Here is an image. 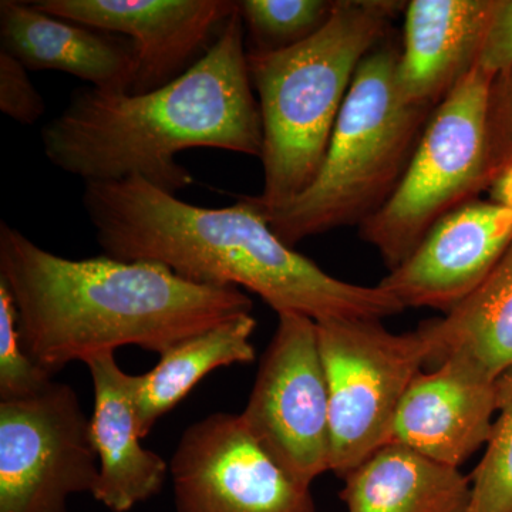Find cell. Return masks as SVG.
<instances>
[{
  "instance_id": "obj_14",
  "label": "cell",
  "mask_w": 512,
  "mask_h": 512,
  "mask_svg": "<svg viewBox=\"0 0 512 512\" xmlns=\"http://www.w3.org/2000/svg\"><path fill=\"white\" fill-rule=\"evenodd\" d=\"M92 375V439L99 458L94 500L113 512H128L160 494L170 466L143 447L137 429V376L128 375L113 352L84 362Z\"/></svg>"
},
{
  "instance_id": "obj_7",
  "label": "cell",
  "mask_w": 512,
  "mask_h": 512,
  "mask_svg": "<svg viewBox=\"0 0 512 512\" xmlns=\"http://www.w3.org/2000/svg\"><path fill=\"white\" fill-rule=\"evenodd\" d=\"M316 329L329 390L330 471L343 478L390 443L430 346L420 329L392 333L380 319L325 320Z\"/></svg>"
},
{
  "instance_id": "obj_8",
  "label": "cell",
  "mask_w": 512,
  "mask_h": 512,
  "mask_svg": "<svg viewBox=\"0 0 512 512\" xmlns=\"http://www.w3.org/2000/svg\"><path fill=\"white\" fill-rule=\"evenodd\" d=\"M239 416L252 439L295 483L311 488L330 471L329 390L315 320L278 315Z\"/></svg>"
},
{
  "instance_id": "obj_3",
  "label": "cell",
  "mask_w": 512,
  "mask_h": 512,
  "mask_svg": "<svg viewBox=\"0 0 512 512\" xmlns=\"http://www.w3.org/2000/svg\"><path fill=\"white\" fill-rule=\"evenodd\" d=\"M45 156L84 183L138 177L177 195L192 175L175 157L217 148L262 157L264 130L238 5L211 49L183 76L144 94L80 89L42 130Z\"/></svg>"
},
{
  "instance_id": "obj_5",
  "label": "cell",
  "mask_w": 512,
  "mask_h": 512,
  "mask_svg": "<svg viewBox=\"0 0 512 512\" xmlns=\"http://www.w3.org/2000/svg\"><path fill=\"white\" fill-rule=\"evenodd\" d=\"M400 49L379 43L363 59L315 181L291 204L264 215L288 247L362 225L392 197L436 107L407 103L397 87Z\"/></svg>"
},
{
  "instance_id": "obj_6",
  "label": "cell",
  "mask_w": 512,
  "mask_h": 512,
  "mask_svg": "<svg viewBox=\"0 0 512 512\" xmlns=\"http://www.w3.org/2000/svg\"><path fill=\"white\" fill-rule=\"evenodd\" d=\"M494 77L476 66L431 114L390 200L360 225V237L389 271L416 251L434 225L490 190L487 111Z\"/></svg>"
},
{
  "instance_id": "obj_23",
  "label": "cell",
  "mask_w": 512,
  "mask_h": 512,
  "mask_svg": "<svg viewBox=\"0 0 512 512\" xmlns=\"http://www.w3.org/2000/svg\"><path fill=\"white\" fill-rule=\"evenodd\" d=\"M490 187L512 170V67L491 84L487 111Z\"/></svg>"
},
{
  "instance_id": "obj_19",
  "label": "cell",
  "mask_w": 512,
  "mask_h": 512,
  "mask_svg": "<svg viewBox=\"0 0 512 512\" xmlns=\"http://www.w3.org/2000/svg\"><path fill=\"white\" fill-rule=\"evenodd\" d=\"M254 316H237L177 343L160 362L137 375L136 417L140 436L147 437L158 420L175 409L195 386L220 367L249 365L255 360L251 338Z\"/></svg>"
},
{
  "instance_id": "obj_20",
  "label": "cell",
  "mask_w": 512,
  "mask_h": 512,
  "mask_svg": "<svg viewBox=\"0 0 512 512\" xmlns=\"http://www.w3.org/2000/svg\"><path fill=\"white\" fill-rule=\"evenodd\" d=\"M239 15L248 32L247 52L288 49L315 35L332 15L329 0H242Z\"/></svg>"
},
{
  "instance_id": "obj_17",
  "label": "cell",
  "mask_w": 512,
  "mask_h": 512,
  "mask_svg": "<svg viewBox=\"0 0 512 512\" xmlns=\"http://www.w3.org/2000/svg\"><path fill=\"white\" fill-rule=\"evenodd\" d=\"M348 512H468L470 477L402 444L389 443L342 478Z\"/></svg>"
},
{
  "instance_id": "obj_13",
  "label": "cell",
  "mask_w": 512,
  "mask_h": 512,
  "mask_svg": "<svg viewBox=\"0 0 512 512\" xmlns=\"http://www.w3.org/2000/svg\"><path fill=\"white\" fill-rule=\"evenodd\" d=\"M498 379L464 355H453L410 384L390 443L460 468L490 439Z\"/></svg>"
},
{
  "instance_id": "obj_9",
  "label": "cell",
  "mask_w": 512,
  "mask_h": 512,
  "mask_svg": "<svg viewBox=\"0 0 512 512\" xmlns=\"http://www.w3.org/2000/svg\"><path fill=\"white\" fill-rule=\"evenodd\" d=\"M99 458L90 419L72 386L0 402V512H67L93 493Z\"/></svg>"
},
{
  "instance_id": "obj_15",
  "label": "cell",
  "mask_w": 512,
  "mask_h": 512,
  "mask_svg": "<svg viewBox=\"0 0 512 512\" xmlns=\"http://www.w3.org/2000/svg\"><path fill=\"white\" fill-rule=\"evenodd\" d=\"M495 0H412L406 6L397 87L404 100L437 107L477 64Z\"/></svg>"
},
{
  "instance_id": "obj_22",
  "label": "cell",
  "mask_w": 512,
  "mask_h": 512,
  "mask_svg": "<svg viewBox=\"0 0 512 512\" xmlns=\"http://www.w3.org/2000/svg\"><path fill=\"white\" fill-rule=\"evenodd\" d=\"M52 377L23 348L15 303L0 281V402L35 396L53 382Z\"/></svg>"
},
{
  "instance_id": "obj_12",
  "label": "cell",
  "mask_w": 512,
  "mask_h": 512,
  "mask_svg": "<svg viewBox=\"0 0 512 512\" xmlns=\"http://www.w3.org/2000/svg\"><path fill=\"white\" fill-rule=\"evenodd\" d=\"M512 242V208L471 201L437 222L409 259L377 284L404 308L447 313L493 271Z\"/></svg>"
},
{
  "instance_id": "obj_21",
  "label": "cell",
  "mask_w": 512,
  "mask_h": 512,
  "mask_svg": "<svg viewBox=\"0 0 512 512\" xmlns=\"http://www.w3.org/2000/svg\"><path fill=\"white\" fill-rule=\"evenodd\" d=\"M497 416L470 476L468 512H512V370L498 379Z\"/></svg>"
},
{
  "instance_id": "obj_10",
  "label": "cell",
  "mask_w": 512,
  "mask_h": 512,
  "mask_svg": "<svg viewBox=\"0 0 512 512\" xmlns=\"http://www.w3.org/2000/svg\"><path fill=\"white\" fill-rule=\"evenodd\" d=\"M175 512H316L252 439L239 414L214 413L185 429L170 461Z\"/></svg>"
},
{
  "instance_id": "obj_16",
  "label": "cell",
  "mask_w": 512,
  "mask_h": 512,
  "mask_svg": "<svg viewBox=\"0 0 512 512\" xmlns=\"http://www.w3.org/2000/svg\"><path fill=\"white\" fill-rule=\"evenodd\" d=\"M3 52L28 70H59L103 93H131L137 57L127 37L49 15L32 2H0Z\"/></svg>"
},
{
  "instance_id": "obj_1",
  "label": "cell",
  "mask_w": 512,
  "mask_h": 512,
  "mask_svg": "<svg viewBox=\"0 0 512 512\" xmlns=\"http://www.w3.org/2000/svg\"><path fill=\"white\" fill-rule=\"evenodd\" d=\"M82 202L104 255L154 262L198 285L245 288L278 315L382 320L406 309L377 285L326 274L276 237L244 197L232 207H195L131 177L84 184Z\"/></svg>"
},
{
  "instance_id": "obj_2",
  "label": "cell",
  "mask_w": 512,
  "mask_h": 512,
  "mask_svg": "<svg viewBox=\"0 0 512 512\" xmlns=\"http://www.w3.org/2000/svg\"><path fill=\"white\" fill-rule=\"evenodd\" d=\"M0 281L15 303L23 348L52 376L124 346L163 355L254 306L239 288L194 284L154 262L63 258L5 221Z\"/></svg>"
},
{
  "instance_id": "obj_24",
  "label": "cell",
  "mask_w": 512,
  "mask_h": 512,
  "mask_svg": "<svg viewBox=\"0 0 512 512\" xmlns=\"http://www.w3.org/2000/svg\"><path fill=\"white\" fill-rule=\"evenodd\" d=\"M25 64L0 50V110L20 124L42 119L46 104L29 77Z\"/></svg>"
},
{
  "instance_id": "obj_11",
  "label": "cell",
  "mask_w": 512,
  "mask_h": 512,
  "mask_svg": "<svg viewBox=\"0 0 512 512\" xmlns=\"http://www.w3.org/2000/svg\"><path fill=\"white\" fill-rule=\"evenodd\" d=\"M56 18L131 40L137 74L130 94L161 89L201 59L237 10L231 0H36Z\"/></svg>"
},
{
  "instance_id": "obj_26",
  "label": "cell",
  "mask_w": 512,
  "mask_h": 512,
  "mask_svg": "<svg viewBox=\"0 0 512 512\" xmlns=\"http://www.w3.org/2000/svg\"><path fill=\"white\" fill-rule=\"evenodd\" d=\"M491 200L512 208V170L501 175L490 187Z\"/></svg>"
},
{
  "instance_id": "obj_25",
  "label": "cell",
  "mask_w": 512,
  "mask_h": 512,
  "mask_svg": "<svg viewBox=\"0 0 512 512\" xmlns=\"http://www.w3.org/2000/svg\"><path fill=\"white\" fill-rule=\"evenodd\" d=\"M477 66L498 77L512 67V0H495L493 18L478 56Z\"/></svg>"
},
{
  "instance_id": "obj_4",
  "label": "cell",
  "mask_w": 512,
  "mask_h": 512,
  "mask_svg": "<svg viewBox=\"0 0 512 512\" xmlns=\"http://www.w3.org/2000/svg\"><path fill=\"white\" fill-rule=\"evenodd\" d=\"M406 6L338 0L323 28L298 45L247 52L264 130V188L244 197L256 210H281L311 187L360 63Z\"/></svg>"
},
{
  "instance_id": "obj_18",
  "label": "cell",
  "mask_w": 512,
  "mask_h": 512,
  "mask_svg": "<svg viewBox=\"0 0 512 512\" xmlns=\"http://www.w3.org/2000/svg\"><path fill=\"white\" fill-rule=\"evenodd\" d=\"M430 346L427 365L453 355L478 363L495 379L512 370V242L487 278L443 318L419 328Z\"/></svg>"
}]
</instances>
